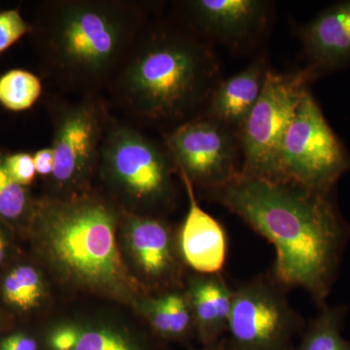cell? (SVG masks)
Listing matches in <instances>:
<instances>
[{
  "label": "cell",
  "instance_id": "obj_1",
  "mask_svg": "<svg viewBox=\"0 0 350 350\" xmlns=\"http://www.w3.org/2000/svg\"><path fill=\"white\" fill-rule=\"evenodd\" d=\"M206 194L275 246L271 275L276 282L286 290H305L319 308L326 305L350 239L334 190H312L239 170Z\"/></svg>",
  "mask_w": 350,
  "mask_h": 350
},
{
  "label": "cell",
  "instance_id": "obj_2",
  "mask_svg": "<svg viewBox=\"0 0 350 350\" xmlns=\"http://www.w3.org/2000/svg\"><path fill=\"white\" fill-rule=\"evenodd\" d=\"M218 73L213 53L194 34L146 25L109 88L133 116L180 125L207 103Z\"/></svg>",
  "mask_w": 350,
  "mask_h": 350
},
{
  "label": "cell",
  "instance_id": "obj_3",
  "mask_svg": "<svg viewBox=\"0 0 350 350\" xmlns=\"http://www.w3.org/2000/svg\"><path fill=\"white\" fill-rule=\"evenodd\" d=\"M146 16L140 2H47L36 27L47 70L59 84L84 94L109 87L147 25Z\"/></svg>",
  "mask_w": 350,
  "mask_h": 350
},
{
  "label": "cell",
  "instance_id": "obj_4",
  "mask_svg": "<svg viewBox=\"0 0 350 350\" xmlns=\"http://www.w3.org/2000/svg\"><path fill=\"white\" fill-rule=\"evenodd\" d=\"M119 211L90 194L47 198L36 204L31 221L46 256L70 282L116 295L137 293L116 239Z\"/></svg>",
  "mask_w": 350,
  "mask_h": 350
},
{
  "label": "cell",
  "instance_id": "obj_5",
  "mask_svg": "<svg viewBox=\"0 0 350 350\" xmlns=\"http://www.w3.org/2000/svg\"><path fill=\"white\" fill-rule=\"evenodd\" d=\"M175 170L165 145L110 117L98 172L122 211L151 215L170 208L174 202Z\"/></svg>",
  "mask_w": 350,
  "mask_h": 350
},
{
  "label": "cell",
  "instance_id": "obj_6",
  "mask_svg": "<svg viewBox=\"0 0 350 350\" xmlns=\"http://www.w3.org/2000/svg\"><path fill=\"white\" fill-rule=\"evenodd\" d=\"M54 169L49 181L54 199L87 194L98 170L100 148L109 123L107 105L98 94L77 101L52 100L50 105Z\"/></svg>",
  "mask_w": 350,
  "mask_h": 350
},
{
  "label": "cell",
  "instance_id": "obj_7",
  "mask_svg": "<svg viewBox=\"0 0 350 350\" xmlns=\"http://www.w3.org/2000/svg\"><path fill=\"white\" fill-rule=\"evenodd\" d=\"M349 169V154L308 90L283 137L276 181L334 190Z\"/></svg>",
  "mask_w": 350,
  "mask_h": 350
},
{
  "label": "cell",
  "instance_id": "obj_8",
  "mask_svg": "<svg viewBox=\"0 0 350 350\" xmlns=\"http://www.w3.org/2000/svg\"><path fill=\"white\" fill-rule=\"evenodd\" d=\"M315 76L308 68L294 72L269 70L256 105L238 131L243 174L278 180L280 147L308 83Z\"/></svg>",
  "mask_w": 350,
  "mask_h": 350
},
{
  "label": "cell",
  "instance_id": "obj_9",
  "mask_svg": "<svg viewBox=\"0 0 350 350\" xmlns=\"http://www.w3.org/2000/svg\"><path fill=\"white\" fill-rule=\"evenodd\" d=\"M287 291L271 273L232 288L227 333L234 349H294V338L303 321L288 300Z\"/></svg>",
  "mask_w": 350,
  "mask_h": 350
},
{
  "label": "cell",
  "instance_id": "obj_10",
  "mask_svg": "<svg viewBox=\"0 0 350 350\" xmlns=\"http://www.w3.org/2000/svg\"><path fill=\"white\" fill-rule=\"evenodd\" d=\"M176 170L206 192L231 180L238 167V133L206 115L184 122L165 135Z\"/></svg>",
  "mask_w": 350,
  "mask_h": 350
},
{
  "label": "cell",
  "instance_id": "obj_11",
  "mask_svg": "<svg viewBox=\"0 0 350 350\" xmlns=\"http://www.w3.org/2000/svg\"><path fill=\"white\" fill-rule=\"evenodd\" d=\"M126 247L138 275L153 289H174L181 256L174 232L162 219L122 211Z\"/></svg>",
  "mask_w": 350,
  "mask_h": 350
},
{
  "label": "cell",
  "instance_id": "obj_12",
  "mask_svg": "<svg viewBox=\"0 0 350 350\" xmlns=\"http://www.w3.org/2000/svg\"><path fill=\"white\" fill-rule=\"evenodd\" d=\"M179 6L193 31L234 48L264 31L271 7L262 0H190Z\"/></svg>",
  "mask_w": 350,
  "mask_h": 350
},
{
  "label": "cell",
  "instance_id": "obj_13",
  "mask_svg": "<svg viewBox=\"0 0 350 350\" xmlns=\"http://www.w3.org/2000/svg\"><path fill=\"white\" fill-rule=\"evenodd\" d=\"M177 172L189 199L187 215L177 241L182 261L200 275L222 273L228 256L227 232L218 220L200 206L188 177Z\"/></svg>",
  "mask_w": 350,
  "mask_h": 350
},
{
  "label": "cell",
  "instance_id": "obj_14",
  "mask_svg": "<svg viewBox=\"0 0 350 350\" xmlns=\"http://www.w3.org/2000/svg\"><path fill=\"white\" fill-rule=\"evenodd\" d=\"M308 68L317 77L350 62V0L319 13L301 31Z\"/></svg>",
  "mask_w": 350,
  "mask_h": 350
},
{
  "label": "cell",
  "instance_id": "obj_15",
  "mask_svg": "<svg viewBox=\"0 0 350 350\" xmlns=\"http://www.w3.org/2000/svg\"><path fill=\"white\" fill-rule=\"evenodd\" d=\"M269 69L258 57L236 75L218 82L206 103V116L238 133L256 105Z\"/></svg>",
  "mask_w": 350,
  "mask_h": 350
},
{
  "label": "cell",
  "instance_id": "obj_16",
  "mask_svg": "<svg viewBox=\"0 0 350 350\" xmlns=\"http://www.w3.org/2000/svg\"><path fill=\"white\" fill-rule=\"evenodd\" d=\"M184 291L200 342L206 347L218 344L228 331L232 288L222 273H197L188 280Z\"/></svg>",
  "mask_w": 350,
  "mask_h": 350
},
{
  "label": "cell",
  "instance_id": "obj_17",
  "mask_svg": "<svg viewBox=\"0 0 350 350\" xmlns=\"http://www.w3.org/2000/svg\"><path fill=\"white\" fill-rule=\"evenodd\" d=\"M139 308L157 335L165 340H183L195 329L187 296L179 288L145 297Z\"/></svg>",
  "mask_w": 350,
  "mask_h": 350
},
{
  "label": "cell",
  "instance_id": "obj_18",
  "mask_svg": "<svg viewBox=\"0 0 350 350\" xmlns=\"http://www.w3.org/2000/svg\"><path fill=\"white\" fill-rule=\"evenodd\" d=\"M347 310L345 305L326 304L320 308L293 350H350V342L342 336Z\"/></svg>",
  "mask_w": 350,
  "mask_h": 350
},
{
  "label": "cell",
  "instance_id": "obj_19",
  "mask_svg": "<svg viewBox=\"0 0 350 350\" xmlns=\"http://www.w3.org/2000/svg\"><path fill=\"white\" fill-rule=\"evenodd\" d=\"M1 294L9 306L29 312L38 308L45 296L42 275L29 265L14 267L2 280Z\"/></svg>",
  "mask_w": 350,
  "mask_h": 350
},
{
  "label": "cell",
  "instance_id": "obj_20",
  "mask_svg": "<svg viewBox=\"0 0 350 350\" xmlns=\"http://www.w3.org/2000/svg\"><path fill=\"white\" fill-rule=\"evenodd\" d=\"M42 94L40 79L23 69H13L0 77V105L11 111L31 108Z\"/></svg>",
  "mask_w": 350,
  "mask_h": 350
},
{
  "label": "cell",
  "instance_id": "obj_21",
  "mask_svg": "<svg viewBox=\"0 0 350 350\" xmlns=\"http://www.w3.org/2000/svg\"><path fill=\"white\" fill-rule=\"evenodd\" d=\"M4 156L0 152V219L7 222L31 219L36 204L29 199L27 188L18 184L7 172Z\"/></svg>",
  "mask_w": 350,
  "mask_h": 350
},
{
  "label": "cell",
  "instance_id": "obj_22",
  "mask_svg": "<svg viewBox=\"0 0 350 350\" xmlns=\"http://www.w3.org/2000/svg\"><path fill=\"white\" fill-rule=\"evenodd\" d=\"M75 350H149L138 338L109 326L82 328Z\"/></svg>",
  "mask_w": 350,
  "mask_h": 350
},
{
  "label": "cell",
  "instance_id": "obj_23",
  "mask_svg": "<svg viewBox=\"0 0 350 350\" xmlns=\"http://www.w3.org/2000/svg\"><path fill=\"white\" fill-rule=\"evenodd\" d=\"M33 31L27 24L19 11H1L0 12V53L4 52L14 45L23 36Z\"/></svg>",
  "mask_w": 350,
  "mask_h": 350
},
{
  "label": "cell",
  "instance_id": "obj_24",
  "mask_svg": "<svg viewBox=\"0 0 350 350\" xmlns=\"http://www.w3.org/2000/svg\"><path fill=\"white\" fill-rule=\"evenodd\" d=\"M4 163L10 176L24 187L31 185L38 174L33 156L25 152L4 156Z\"/></svg>",
  "mask_w": 350,
  "mask_h": 350
},
{
  "label": "cell",
  "instance_id": "obj_25",
  "mask_svg": "<svg viewBox=\"0 0 350 350\" xmlns=\"http://www.w3.org/2000/svg\"><path fill=\"white\" fill-rule=\"evenodd\" d=\"M81 331L82 328L75 324L57 326L48 336V347L51 350H75Z\"/></svg>",
  "mask_w": 350,
  "mask_h": 350
},
{
  "label": "cell",
  "instance_id": "obj_26",
  "mask_svg": "<svg viewBox=\"0 0 350 350\" xmlns=\"http://www.w3.org/2000/svg\"><path fill=\"white\" fill-rule=\"evenodd\" d=\"M0 350H38V344L29 334L18 332L0 340Z\"/></svg>",
  "mask_w": 350,
  "mask_h": 350
},
{
  "label": "cell",
  "instance_id": "obj_27",
  "mask_svg": "<svg viewBox=\"0 0 350 350\" xmlns=\"http://www.w3.org/2000/svg\"><path fill=\"white\" fill-rule=\"evenodd\" d=\"M36 174L49 179L54 169V153L51 147L39 149L33 154Z\"/></svg>",
  "mask_w": 350,
  "mask_h": 350
},
{
  "label": "cell",
  "instance_id": "obj_28",
  "mask_svg": "<svg viewBox=\"0 0 350 350\" xmlns=\"http://www.w3.org/2000/svg\"><path fill=\"white\" fill-rule=\"evenodd\" d=\"M204 350H236L231 345L229 340H222L218 344L213 345V347H207Z\"/></svg>",
  "mask_w": 350,
  "mask_h": 350
},
{
  "label": "cell",
  "instance_id": "obj_29",
  "mask_svg": "<svg viewBox=\"0 0 350 350\" xmlns=\"http://www.w3.org/2000/svg\"><path fill=\"white\" fill-rule=\"evenodd\" d=\"M7 243L3 232L0 229V265L3 262L6 256Z\"/></svg>",
  "mask_w": 350,
  "mask_h": 350
}]
</instances>
